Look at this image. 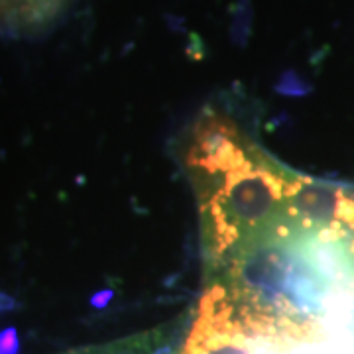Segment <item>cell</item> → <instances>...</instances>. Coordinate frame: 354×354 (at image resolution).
Here are the masks:
<instances>
[{"label":"cell","mask_w":354,"mask_h":354,"mask_svg":"<svg viewBox=\"0 0 354 354\" xmlns=\"http://www.w3.org/2000/svg\"><path fill=\"white\" fill-rule=\"evenodd\" d=\"M185 164L199 205L207 286L272 301L313 268L337 230H354L353 191L288 169L227 114L207 113Z\"/></svg>","instance_id":"cell-1"},{"label":"cell","mask_w":354,"mask_h":354,"mask_svg":"<svg viewBox=\"0 0 354 354\" xmlns=\"http://www.w3.org/2000/svg\"><path fill=\"white\" fill-rule=\"evenodd\" d=\"M319 319L244 301L207 286L181 354H327Z\"/></svg>","instance_id":"cell-2"},{"label":"cell","mask_w":354,"mask_h":354,"mask_svg":"<svg viewBox=\"0 0 354 354\" xmlns=\"http://www.w3.org/2000/svg\"><path fill=\"white\" fill-rule=\"evenodd\" d=\"M69 0H0V26L8 30H36L51 22Z\"/></svg>","instance_id":"cell-3"},{"label":"cell","mask_w":354,"mask_h":354,"mask_svg":"<svg viewBox=\"0 0 354 354\" xmlns=\"http://www.w3.org/2000/svg\"><path fill=\"white\" fill-rule=\"evenodd\" d=\"M67 354H169L167 346V337L165 335H142V337H132L127 341L114 342L109 346L101 348H87L79 353Z\"/></svg>","instance_id":"cell-4"},{"label":"cell","mask_w":354,"mask_h":354,"mask_svg":"<svg viewBox=\"0 0 354 354\" xmlns=\"http://www.w3.org/2000/svg\"><path fill=\"white\" fill-rule=\"evenodd\" d=\"M353 256H354V242H353Z\"/></svg>","instance_id":"cell-5"}]
</instances>
